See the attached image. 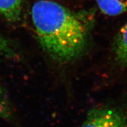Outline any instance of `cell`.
Wrapping results in <instances>:
<instances>
[{
  "instance_id": "6da1fadb",
  "label": "cell",
  "mask_w": 127,
  "mask_h": 127,
  "mask_svg": "<svg viewBox=\"0 0 127 127\" xmlns=\"http://www.w3.org/2000/svg\"><path fill=\"white\" fill-rule=\"evenodd\" d=\"M31 16L40 45L53 59L68 62L83 53L89 34L84 16L51 0H39Z\"/></svg>"
},
{
  "instance_id": "7a4b0ae2",
  "label": "cell",
  "mask_w": 127,
  "mask_h": 127,
  "mask_svg": "<svg viewBox=\"0 0 127 127\" xmlns=\"http://www.w3.org/2000/svg\"><path fill=\"white\" fill-rule=\"evenodd\" d=\"M79 127H127V114L115 108H94Z\"/></svg>"
},
{
  "instance_id": "3957f363",
  "label": "cell",
  "mask_w": 127,
  "mask_h": 127,
  "mask_svg": "<svg viewBox=\"0 0 127 127\" xmlns=\"http://www.w3.org/2000/svg\"><path fill=\"white\" fill-rule=\"evenodd\" d=\"M114 49L116 62L119 65L127 67V22L115 37Z\"/></svg>"
},
{
  "instance_id": "277c9868",
  "label": "cell",
  "mask_w": 127,
  "mask_h": 127,
  "mask_svg": "<svg viewBox=\"0 0 127 127\" xmlns=\"http://www.w3.org/2000/svg\"><path fill=\"white\" fill-rule=\"evenodd\" d=\"M21 12L22 0H0V14L8 22H18Z\"/></svg>"
},
{
  "instance_id": "5b68a950",
  "label": "cell",
  "mask_w": 127,
  "mask_h": 127,
  "mask_svg": "<svg viewBox=\"0 0 127 127\" xmlns=\"http://www.w3.org/2000/svg\"><path fill=\"white\" fill-rule=\"evenodd\" d=\"M96 2L106 15L115 16L127 12V0H96Z\"/></svg>"
},
{
  "instance_id": "8992f818",
  "label": "cell",
  "mask_w": 127,
  "mask_h": 127,
  "mask_svg": "<svg viewBox=\"0 0 127 127\" xmlns=\"http://www.w3.org/2000/svg\"><path fill=\"white\" fill-rule=\"evenodd\" d=\"M10 116V112L7 100L0 84V117L7 119Z\"/></svg>"
},
{
  "instance_id": "52a82bcc",
  "label": "cell",
  "mask_w": 127,
  "mask_h": 127,
  "mask_svg": "<svg viewBox=\"0 0 127 127\" xmlns=\"http://www.w3.org/2000/svg\"><path fill=\"white\" fill-rule=\"evenodd\" d=\"M0 55L12 57L14 55V51L5 37L0 33Z\"/></svg>"
}]
</instances>
